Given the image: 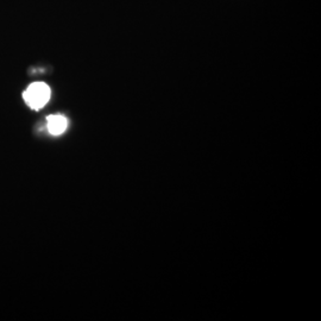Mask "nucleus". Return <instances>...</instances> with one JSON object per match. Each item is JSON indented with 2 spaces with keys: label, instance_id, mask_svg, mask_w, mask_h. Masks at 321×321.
Returning <instances> with one entry per match:
<instances>
[{
  "label": "nucleus",
  "instance_id": "nucleus-1",
  "mask_svg": "<svg viewBox=\"0 0 321 321\" xmlns=\"http://www.w3.org/2000/svg\"><path fill=\"white\" fill-rule=\"evenodd\" d=\"M24 100L32 109H41L50 99V88L44 82L31 83L23 94Z\"/></svg>",
  "mask_w": 321,
  "mask_h": 321
},
{
  "label": "nucleus",
  "instance_id": "nucleus-2",
  "mask_svg": "<svg viewBox=\"0 0 321 321\" xmlns=\"http://www.w3.org/2000/svg\"><path fill=\"white\" fill-rule=\"evenodd\" d=\"M47 126L48 131L54 136L62 135L65 130H67L68 126V120L67 118L63 117L61 114H54L48 117L47 120Z\"/></svg>",
  "mask_w": 321,
  "mask_h": 321
}]
</instances>
